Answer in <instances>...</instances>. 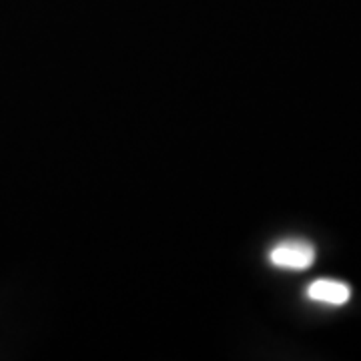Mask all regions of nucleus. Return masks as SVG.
Wrapping results in <instances>:
<instances>
[{"mask_svg": "<svg viewBox=\"0 0 361 361\" xmlns=\"http://www.w3.org/2000/svg\"><path fill=\"white\" fill-rule=\"evenodd\" d=\"M269 261L279 269L305 271L315 261V247L305 239H287L271 249Z\"/></svg>", "mask_w": 361, "mask_h": 361, "instance_id": "f257e3e1", "label": "nucleus"}, {"mask_svg": "<svg viewBox=\"0 0 361 361\" xmlns=\"http://www.w3.org/2000/svg\"><path fill=\"white\" fill-rule=\"evenodd\" d=\"M307 295L317 303L339 307L349 301L351 287L343 281H336V279H317L307 287Z\"/></svg>", "mask_w": 361, "mask_h": 361, "instance_id": "f03ea898", "label": "nucleus"}]
</instances>
